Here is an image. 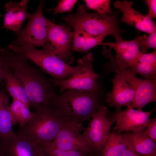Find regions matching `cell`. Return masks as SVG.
Instances as JSON below:
<instances>
[{
	"mask_svg": "<svg viewBox=\"0 0 156 156\" xmlns=\"http://www.w3.org/2000/svg\"><path fill=\"white\" fill-rule=\"evenodd\" d=\"M129 147L126 134L109 133L102 151L101 156H122Z\"/></svg>",
	"mask_w": 156,
	"mask_h": 156,
	"instance_id": "cell-20",
	"label": "cell"
},
{
	"mask_svg": "<svg viewBox=\"0 0 156 156\" xmlns=\"http://www.w3.org/2000/svg\"><path fill=\"white\" fill-rule=\"evenodd\" d=\"M94 60L92 54L88 53L79 59L81 67L73 76L60 80L51 79L55 86L59 88L60 93L69 89L98 92L96 80L99 75L94 71L92 63Z\"/></svg>",
	"mask_w": 156,
	"mask_h": 156,
	"instance_id": "cell-6",
	"label": "cell"
},
{
	"mask_svg": "<svg viewBox=\"0 0 156 156\" xmlns=\"http://www.w3.org/2000/svg\"><path fill=\"white\" fill-rule=\"evenodd\" d=\"M8 97L5 90L0 88V144L16 134L13 130Z\"/></svg>",
	"mask_w": 156,
	"mask_h": 156,
	"instance_id": "cell-18",
	"label": "cell"
},
{
	"mask_svg": "<svg viewBox=\"0 0 156 156\" xmlns=\"http://www.w3.org/2000/svg\"><path fill=\"white\" fill-rule=\"evenodd\" d=\"M78 1L76 0H62L60 1L58 5L53 8L46 9L47 12L53 11L54 15L58 13L70 12L72 11L73 8Z\"/></svg>",
	"mask_w": 156,
	"mask_h": 156,
	"instance_id": "cell-28",
	"label": "cell"
},
{
	"mask_svg": "<svg viewBox=\"0 0 156 156\" xmlns=\"http://www.w3.org/2000/svg\"><path fill=\"white\" fill-rule=\"evenodd\" d=\"M7 66L5 62L0 54V84H1L4 80V74L5 68Z\"/></svg>",
	"mask_w": 156,
	"mask_h": 156,
	"instance_id": "cell-31",
	"label": "cell"
},
{
	"mask_svg": "<svg viewBox=\"0 0 156 156\" xmlns=\"http://www.w3.org/2000/svg\"><path fill=\"white\" fill-rule=\"evenodd\" d=\"M43 156H88L89 153L61 150L51 142L40 146Z\"/></svg>",
	"mask_w": 156,
	"mask_h": 156,
	"instance_id": "cell-25",
	"label": "cell"
},
{
	"mask_svg": "<svg viewBox=\"0 0 156 156\" xmlns=\"http://www.w3.org/2000/svg\"><path fill=\"white\" fill-rule=\"evenodd\" d=\"M44 2V0L42 1L36 11L31 14L27 25L24 28L16 33L17 38L11 44L17 46L26 44L44 48L47 40L49 20L42 13Z\"/></svg>",
	"mask_w": 156,
	"mask_h": 156,
	"instance_id": "cell-8",
	"label": "cell"
},
{
	"mask_svg": "<svg viewBox=\"0 0 156 156\" xmlns=\"http://www.w3.org/2000/svg\"><path fill=\"white\" fill-rule=\"evenodd\" d=\"M132 1L124 0L115 1L114 6L122 13L121 21L134 26L141 31L150 34L156 31V25L147 15L143 14L133 7Z\"/></svg>",
	"mask_w": 156,
	"mask_h": 156,
	"instance_id": "cell-14",
	"label": "cell"
},
{
	"mask_svg": "<svg viewBox=\"0 0 156 156\" xmlns=\"http://www.w3.org/2000/svg\"><path fill=\"white\" fill-rule=\"evenodd\" d=\"M65 119L51 107H38L18 134L40 146L48 143L55 139Z\"/></svg>",
	"mask_w": 156,
	"mask_h": 156,
	"instance_id": "cell-4",
	"label": "cell"
},
{
	"mask_svg": "<svg viewBox=\"0 0 156 156\" xmlns=\"http://www.w3.org/2000/svg\"><path fill=\"white\" fill-rule=\"evenodd\" d=\"M3 79L6 90L12 99L21 101L29 107V101L22 84L7 67L4 70Z\"/></svg>",
	"mask_w": 156,
	"mask_h": 156,
	"instance_id": "cell-21",
	"label": "cell"
},
{
	"mask_svg": "<svg viewBox=\"0 0 156 156\" xmlns=\"http://www.w3.org/2000/svg\"><path fill=\"white\" fill-rule=\"evenodd\" d=\"M122 156H143L135 151L129 146Z\"/></svg>",
	"mask_w": 156,
	"mask_h": 156,
	"instance_id": "cell-32",
	"label": "cell"
},
{
	"mask_svg": "<svg viewBox=\"0 0 156 156\" xmlns=\"http://www.w3.org/2000/svg\"><path fill=\"white\" fill-rule=\"evenodd\" d=\"M0 156H4L2 152L0 150Z\"/></svg>",
	"mask_w": 156,
	"mask_h": 156,
	"instance_id": "cell-33",
	"label": "cell"
},
{
	"mask_svg": "<svg viewBox=\"0 0 156 156\" xmlns=\"http://www.w3.org/2000/svg\"><path fill=\"white\" fill-rule=\"evenodd\" d=\"M0 54L7 67L22 84L30 105L35 109L40 107H50L53 99L57 94L51 79L46 78L17 52L7 47L0 49Z\"/></svg>",
	"mask_w": 156,
	"mask_h": 156,
	"instance_id": "cell-1",
	"label": "cell"
},
{
	"mask_svg": "<svg viewBox=\"0 0 156 156\" xmlns=\"http://www.w3.org/2000/svg\"><path fill=\"white\" fill-rule=\"evenodd\" d=\"M118 13L112 15L97 12L88 13L84 5H81L74 15L69 14L63 18L68 26L93 37L105 34L114 37L116 40L122 39L123 31L119 26Z\"/></svg>",
	"mask_w": 156,
	"mask_h": 156,
	"instance_id": "cell-3",
	"label": "cell"
},
{
	"mask_svg": "<svg viewBox=\"0 0 156 156\" xmlns=\"http://www.w3.org/2000/svg\"><path fill=\"white\" fill-rule=\"evenodd\" d=\"M8 48L17 52L37 66L42 71L51 76L55 80L69 78L74 75L80 69L81 65L73 67L64 62L52 52L45 50H38L34 46L23 44L18 46L11 44Z\"/></svg>",
	"mask_w": 156,
	"mask_h": 156,
	"instance_id": "cell-5",
	"label": "cell"
},
{
	"mask_svg": "<svg viewBox=\"0 0 156 156\" xmlns=\"http://www.w3.org/2000/svg\"><path fill=\"white\" fill-rule=\"evenodd\" d=\"M4 156H43L40 145L19 134H16L0 144Z\"/></svg>",
	"mask_w": 156,
	"mask_h": 156,
	"instance_id": "cell-15",
	"label": "cell"
},
{
	"mask_svg": "<svg viewBox=\"0 0 156 156\" xmlns=\"http://www.w3.org/2000/svg\"><path fill=\"white\" fill-rule=\"evenodd\" d=\"M128 69L134 75L139 74L144 77L145 79H156V63L135 61L129 66Z\"/></svg>",
	"mask_w": 156,
	"mask_h": 156,
	"instance_id": "cell-24",
	"label": "cell"
},
{
	"mask_svg": "<svg viewBox=\"0 0 156 156\" xmlns=\"http://www.w3.org/2000/svg\"><path fill=\"white\" fill-rule=\"evenodd\" d=\"M28 2V0H23L20 3L10 1L7 3L4 7L6 13L4 15L3 23L1 29L18 32L24 21L28 19L31 15L27 11Z\"/></svg>",
	"mask_w": 156,
	"mask_h": 156,
	"instance_id": "cell-16",
	"label": "cell"
},
{
	"mask_svg": "<svg viewBox=\"0 0 156 156\" xmlns=\"http://www.w3.org/2000/svg\"><path fill=\"white\" fill-rule=\"evenodd\" d=\"M139 47H141L142 52L145 53L150 48H156V31L148 36L145 34L134 39Z\"/></svg>",
	"mask_w": 156,
	"mask_h": 156,
	"instance_id": "cell-27",
	"label": "cell"
},
{
	"mask_svg": "<svg viewBox=\"0 0 156 156\" xmlns=\"http://www.w3.org/2000/svg\"><path fill=\"white\" fill-rule=\"evenodd\" d=\"M83 129L81 123L65 118L58 134L51 143L63 150L90 153V149L81 133Z\"/></svg>",
	"mask_w": 156,
	"mask_h": 156,
	"instance_id": "cell-10",
	"label": "cell"
},
{
	"mask_svg": "<svg viewBox=\"0 0 156 156\" xmlns=\"http://www.w3.org/2000/svg\"><path fill=\"white\" fill-rule=\"evenodd\" d=\"M88 156H96L94 155H93L92 154H90L89 155H88Z\"/></svg>",
	"mask_w": 156,
	"mask_h": 156,
	"instance_id": "cell-34",
	"label": "cell"
},
{
	"mask_svg": "<svg viewBox=\"0 0 156 156\" xmlns=\"http://www.w3.org/2000/svg\"><path fill=\"white\" fill-rule=\"evenodd\" d=\"M144 133L155 143L156 142V118L150 119Z\"/></svg>",
	"mask_w": 156,
	"mask_h": 156,
	"instance_id": "cell-29",
	"label": "cell"
},
{
	"mask_svg": "<svg viewBox=\"0 0 156 156\" xmlns=\"http://www.w3.org/2000/svg\"><path fill=\"white\" fill-rule=\"evenodd\" d=\"M87 8L96 11V12L112 15L113 13L110 8V0H84Z\"/></svg>",
	"mask_w": 156,
	"mask_h": 156,
	"instance_id": "cell-26",
	"label": "cell"
},
{
	"mask_svg": "<svg viewBox=\"0 0 156 156\" xmlns=\"http://www.w3.org/2000/svg\"><path fill=\"white\" fill-rule=\"evenodd\" d=\"M107 107L101 103L88 127L83 129V136L91 153L102 152L108 138L111 127L114 122L109 119Z\"/></svg>",
	"mask_w": 156,
	"mask_h": 156,
	"instance_id": "cell-7",
	"label": "cell"
},
{
	"mask_svg": "<svg viewBox=\"0 0 156 156\" xmlns=\"http://www.w3.org/2000/svg\"><path fill=\"white\" fill-rule=\"evenodd\" d=\"M29 108L22 102L12 99L10 111L13 125L18 123L22 127L27 123L33 115V112H31Z\"/></svg>",
	"mask_w": 156,
	"mask_h": 156,
	"instance_id": "cell-23",
	"label": "cell"
},
{
	"mask_svg": "<svg viewBox=\"0 0 156 156\" xmlns=\"http://www.w3.org/2000/svg\"><path fill=\"white\" fill-rule=\"evenodd\" d=\"M108 58L116 74L111 80L113 83L112 90L107 93L106 101L109 106L115 107L116 109L115 112H118L121 111L122 106L131 107L130 104L135 98V92L118 69L114 58L111 55Z\"/></svg>",
	"mask_w": 156,
	"mask_h": 156,
	"instance_id": "cell-11",
	"label": "cell"
},
{
	"mask_svg": "<svg viewBox=\"0 0 156 156\" xmlns=\"http://www.w3.org/2000/svg\"><path fill=\"white\" fill-rule=\"evenodd\" d=\"M146 4L148 7V13L147 15L150 18L156 17V0H147L146 1Z\"/></svg>",
	"mask_w": 156,
	"mask_h": 156,
	"instance_id": "cell-30",
	"label": "cell"
},
{
	"mask_svg": "<svg viewBox=\"0 0 156 156\" xmlns=\"http://www.w3.org/2000/svg\"><path fill=\"white\" fill-rule=\"evenodd\" d=\"M103 45L109 46L115 50L114 58L119 67L124 69L128 68L142 52L134 39L126 40L122 39L115 42H104Z\"/></svg>",
	"mask_w": 156,
	"mask_h": 156,
	"instance_id": "cell-17",
	"label": "cell"
},
{
	"mask_svg": "<svg viewBox=\"0 0 156 156\" xmlns=\"http://www.w3.org/2000/svg\"><path fill=\"white\" fill-rule=\"evenodd\" d=\"M117 65L128 83L135 91V98L130 104L131 108L142 110L147 104L156 101V79L148 80L138 78L131 72L128 68H122L117 63Z\"/></svg>",
	"mask_w": 156,
	"mask_h": 156,
	"instance_id": "cell-12",
	"label": "cell"
},
{
	"mask_svg": "<svg viewBox=\"0 0 156 156\" xmlns=\"http://www.w3.org/2000/svg\"><path fill=\"white\" fill-rule=\"evenodd\" d=\"M106 35L93 37L80 31H73L72 49L75 51L86 52L92 48L103 44V40Z\"/></svg>",
	"mask_w": 156,
	"mask_h": 156,
	"instance_id": "cell-22",
	"label": "cell"
},
{
	"mask_svg": "<svg viewBox=\"0 0 156 156\" xmlns=\"http://www.w3.org/2000/svg\"><path fill=\"white\" fill-rule=\"evenodd\" d=\"M2 15L1 14H0V18L2 17Z\"/></svg>",
	"mask_w": 156,
	"mask_h": 156,
	"instance_id": "cell-35",
	"label": "cell"
},
{
	"mask_svg": "<svg viewBox=\"0 0 156 156\" xmlns=\"http://www.w3.org/2000/svg\"><path fill=\"white\" fill-rule=\"evenodd\" d=\"M143 130L134 132H127L129 146L136 153L143 156H156V145L145 135Z\"/></svg>",
	"mask_w": 156,
	"mask_h": 156,
	"instance_id": "cell-19",
	"label": "cell"
},
{
	"mask_svg": "<svg viewBox=\"0 0 156 156\" xmlns=\"http://www.w3.org/2000/svg\"><path fill=\"white\" fill-rule=\"evenodd\" d=\"M101 103L98 92L69 89L57 94L50 107L63 118L81 123L93 116Z\"/></svg>",
	"mask_w": 156,
	"mask_h": 156,
	"instance_id": "cell-2",
	"label": "cell"
},
{
	"mask_svg": "<svg viewBox=\"0 0 156 156\" xmlns=\"http://www.w3.org/2000/svg\"><path fill=\"white\" fill-rule=\"evenodd\" d=\"M155 109L149 112L135 109L130 107L115 112L110 119L116 124L114 128L120 133L123 131L134 132L143 130L147 126L151 114Z\"/></svg>",
	"mask_w": 156,
	"mask_h": 156,
	"instance_id": "cell-13",
	"label": "cell"
},
{
	"mask_svg": "<svg viewBox=\"0 0 156 156\" xmlns=\"http://www.w3.org/2000/svg\"><path fill=\"white\" fill-rule=\"evenodd\" d=\"M73 32L71 27L57 25L49 20L47 40L44 49L49 51L69 64L74 62L71 43Z\"/></svg>",
	"mask_w": 156,
	"mask_h": 156,
	"instance_id": "cell-9",
	"label": "cell"
}]
</instances>
